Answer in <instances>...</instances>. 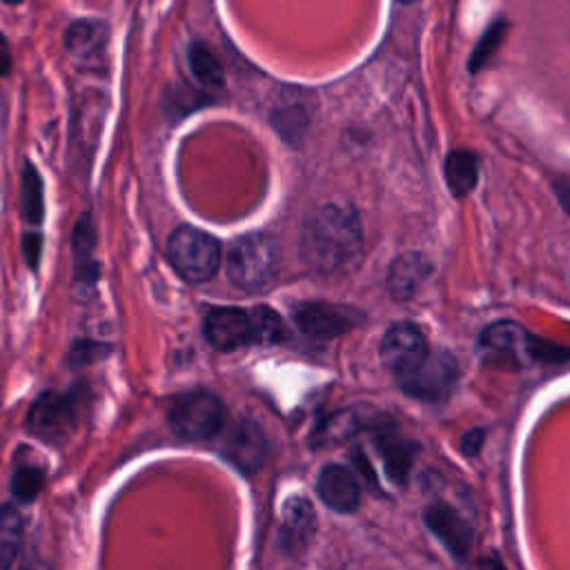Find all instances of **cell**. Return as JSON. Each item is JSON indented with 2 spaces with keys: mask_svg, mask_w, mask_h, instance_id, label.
<instances>
[{
  "mask_svg": "<svg viewBox=\"0 0 570 570\" xmlns=\"http://www.w3.org/2000/svg\"><path fill=\"white\" fill-rule=\"evenodd\" d=\"M24 240H27V238H24ZM27 245H31V247H29V252H27V258H29L31 263H36V258H38V249H40V240H38L36 236H29Z\"/></svg>",
  "mask_w": 570,
  "mask_h": 570,
  "instance_id": "29",
  "label": "cell"
},
{
  "mask_svg": "<svg viewBox=\"0 0 570 570\" xmlns=\"http://www.w3.org/2000/svg\"><path fill=\"white\" fill-rule=\"evenodd\" d=\"M370 414L361 407H343L332 414H327L312 432L314 448H330L338 445L343 441H350L361 430H365Z\"/></svg>",
  "mask_w": 570,
  "mask_h": 570,
  "instance_id": "15",
  "label": "cell"
},
{
  "mask_svg": "<svg viewBox=\"0 0 570 570\" xmlns=\"http://www.w3.org/2000/svg\"><path fill=\"white\" fill-rule=\"evenodd\" d=\"M361 321L358 309L336 303H303L294 309L296 327L312 338H334L338 334L350 332Z\"/></svg>",
  "mask_w": 570,
  "mask_h": 570,
  "instance_id": "8",
  "label": "cell"
},
{
  "mask_svg": "<svg viewBox=\"0 0 570 570\" xmlns=\"http://www.w3.org/2000/svg\"><path fill=\"white\" fill-rule=\"evenodd\" d=\"M503 33H505V22H494V24H490V29L483 33V38L479 40L476 49H474L472 56H470V69H472V71L481 69V67L490 60V56L497 51L499 42L503 40Z\"/></svg>",
  "mask_w": 570,
  "mask_h": 570,
  "instance_id": "25",
  "label": "cell"
},
{
  "mask_svg": "<svg viewBox=\"0 0 570 570\" xmlns=\"http://www.w3.org/2000/svg\"><path fill=\"white\" fill-rule=\"evenodd\" d=\"M443 171L450 191L454 196H465L479 180V158L468 149H454L448 154Z\"/></svg>",
  "mask_w": 570,
  "mask_h": 570,
  "instance_id": "17",
  "label": "cell"
},
{
  "mask_svg": "<svg viewBox=\"0 0 570 570\" xmlns=\"http://www.w3.org/2000/svg\"><path fill=\"white\" fill-rule=\"evenodd\" d=\"M423 521L456 559H463L468 554L472 530L461 512H456L448 503H432L425 508Z\"/></svg>",
  "mask_w": 570,
  "mask_h": 570,
  "instance_id": "12",
  "label": "cell"
},
{
  "mask_svg": "<svg viewBox=\"0 0 570 570\" xmlns=\"http://www.w3.org/2000/svg\"><path fill=\"white\" fill-rule=\"evenodd\" d=\"M396 2H401V4H410V2H414V0H396Z\"/></svg>",
  "mask_w": 570,
  "mask_h": 570,
  "instance_id": "31",
  "label": "cell"
},
{
  "mask_svg": "<svg viewBox=\"0 0 570 570\" xmlns=\"http://www.w3.org/2000/svg\"><path fill=\"white\" fill-rule=\"evenodd\" d=\"M4 2H20V0H4Z\"/></svg>",
  "mask_w": 570,
  "mask_h": 570,
  "instance_id": "32",
  "label": "cell"
},
{
  "mask_svg": "<svg viewBox=\"0 0 570 570\" xmlns=\"http://www.w3.org/2000/svg\"><path fill=\"white\" fill-rule=\"evenodd\" d=\"M428 341L423 332L407 321L394 323L381 338V361L399 379L412 372L428 354Z\"/></svg>",
  "mask_w": 570,
  "mask_h": 570,
  "instance_id": "7",
  "label": "cell"
},
{
  "mask_svg": "<svg viewBox=\"0 0 570 570\" xmlns=\"http://www.w3.org/2000/svg\"><path fill=\"white\" fill-rule=\"evenodd\" d=\"M281 249L272 236L247 234L240 236L227 254V276L245 292L267 287L278 274Z\"/></svg>",
  "mask_w": 570,
  "mask_h": 570,
  "instance_id": "2",
  "label": "cell"
},
{
  "mask_svg": "<svg viewBox=\"0 0 570 570\" xmlns=\"http://www.w3.org/2000/svg\"><path fill=\"white\" fill-rule=\"evenodd\" d=\"M481 443H483V430H481V428H474V430H470V432L463 434L461 450H463L468 456H474V454L479 452Z\"/></svg>",
  "mask_w": 570,
  "mask_h": 570,
  "instance_id": "26",
  "label": "cell"
},
{
  "mask_svg": "<svg viewBox=\"0 0 570 570\" xmlns=\"http://www.w3.org/2000/svg\"><path fill=\"white\" fill-rule=\"evenodd\" d=\"M316 490L323 503L336 512H354L361 501L358 479L352 470L338 463H330L321 470Z\"/></svg>",
  "mask_w": 570,
  "mask_h": 570,
  "instance_id": "13",
  "label": "cell"
},
{
  "mask_svg": "<svg viewBox=\"0 0 570 570\" xmlns=\"http://www.w3.org/2000/svg\"><path fill=\"white\" fill-rule=\"evenodd\" d=\"M252 318V341L254 343H281L287 332L281 316L269 307H254L249 312Z\"/></svg>",
  "mask_w": 570,
  "mask_h": 570,
  "instance_id": "22",
  "label": "cell"
},
{
  "mask_svg": "<svg viewBox=\"0 0 570 570\" xmlns=\"http://www.w3.org/2000/svg\"><path fill=\"white\" fill-rule=\"evenodd\" d=\"M316 532V512L309 499L305 497H289L283 503V517H281V543L285 552L301 554L307 550Z\"/></svg>",
  "mask_w": 570,
  "mask_h": 570,
  "instance_id": "10",
  "label": "cell"
},
{
  "mask_svg": "<svg viewBox=\"0 0 570 570\" xmlns=\"http://www.w3.org/2000/svg\"><path fill=\"white\" fill-rule=\"evenodd\" d=\"M361 220L350 205H321L303 223L301 261L316 274L345 269L361 256Z\"/></svg>",
  "mask_w": 570,
  "mask_h": 570,
  "instance_id": "1",
  "label": "cell"
},
{
  "mask_svg": "<svg viewBox=\"0 0 570 570\" xmlns=\"http://www.w3.org/2000/svg\"><path fill=\"white\" fill-rule=\"evenodd\" d=\"M379 450H381V456L385 461L387 474L392 479H396L399 483H403V479H405V474L412 465V443H407L401 436L387 432V434L379 436Z\"/></svg>",
  "mask_w": 570,
  "mask_h": 570,
  "instance_id": "20",
  "label": "cell"
},
{
  "mask_svg": "<svg viewBox=\"0 0 570 570\" xmlns=\"http://www.w3.org/2000/svg\"><path fill=\"white\" fill-rule=\"evenodd\" d=\"M22 212L31 225L42 220V183L31 165H24L22 171Z\"/></svg>",
  "mask_w": 570,
  "mask_h": 570,
  "instance_id": "24",
  "label": "cell"
},
{
  "mask_svg": "<svg viewBox=\"0 0 570 570\" xmlns=\"http://www.w3.org/2000/svg\"><path fill=\"white\" fill-rule=\"evenodd\" d=\"M474 570H503V566H501L499 559L488 557V559H481V561L474 566Z\"/></svg>",
  "mask_w": 570,
  "mask_h": 570,
  "instance_id": "28",
  "label": "cell"
},
{
  "mask_svg": "<svg viewBox=\"0 0 570 570\" xmlns=\"http://www.w3.org/2000/svg\"><path fill=\"white\" fill-rule=\"evenodd\" d=\"M22 532L24 521L18 508L2 505L0 508V570H11V566L18 559L20 546H22Z\"/></svg>",
  "mask_w": 570,
  "mask_h": 570,
  "instance_id": "19",
  "label": "cell"
},
{
  "mask_svg": "<svg viewBox=\"0 0 570 570\" xmlns=\"http://www.w3.org/2000/svg\"><path fill=\"white\" fill-rule=\"evenodd\" d=\"M27 570H53V568L47 566V563H42V561H36V563H31Z\"/></svg>",
  "mask_w": 570,
  "mask_h": 570,
  "instance_id": "30",
  "label": "cell"
},
{
  "mask_svg": "<svg viewBox=\"0 0 570 570\" xmlns=\"http://www.w3.org/2000/svg\"><path fill=\"white\" fill-rule=\"evenodd\" d=\"M9 69H11V49L7 38L0 33V76L9 73Z\"/></svg>",
  "mask_w": 570,
  "mask_h": 570,
  "instance_id": "27",
  "label": "cell"
},
{
  "mask_svg": "<svg viewBox=\"0 0 570 570\" xmlns=\"http://www.w3.org/2000/svg\"><path fill=\"white\" fill-rule=\"evenodd\" d=\"M220 450L236 468L243 472H254L263 463L265 439L254 423L238 421L223 434Z\"/></svg>",
  "mask_w": 570,
  "mask_h": 570,
  "instance_id": "11",
  "label": "cell"
},
{
  "mask_svg": "<svg viewBox=\"0 0 570 570\" xmlns=\"http://www.w3.org/2000/svg\"><path fill=\"white\" fill-rule=\"evenodd\" d=\"M430 274V263L421 254L399 256L387 272V292L396 301H407L423 285Z\"/></svg>",
  "mask_w": 570,
  "mask_h": 570,
  "instance_id": "16",
  "label": "cell"
},
{
  "mask_svg": "<svg viewBox=\"0 0 570 570\" xmlns=\"http://www.w3.org/2000/svg\"><path fill=\"white\" fill-rule=\"evenodd\" d=\"M191 73L205 85V87H223V67L216 60V56L200 42L189 47L187 53Z\"/></svg>",
  "mask_w": 570,
  "mask_h": 570,
  "instance_id": "21",
  "label": "cell"
},
{
  "mask_svg": "<svg viewBox=\"0 0 570 570\" xmlns=\"http://www.w3.org/2000/svg\"><path fill=\"white\" fill-rule=\"evenodd\" d=\"M169 425L185 441H205L216 436L225 423L223 401L207 390L185 392L169 405Z\"/></svg>",
  "mask_w": 570,
  "mask_h": 570,
  "instance_id": "4",
  "label": "cell"
},
{
  "mask_svg": "<svg viewBox=\"0 0 570 570\" xmlns=\"http://www.w3.org/2000/svg\"><path fill=\"white\" fill-rule=\"evenodd\" d=\"M78 421V401L71 392H42L27 414V430L47 441L62 443Z\"/></svg>",
  "mask_w": 570,
  "mask_h": 570,
  "instance_id": "6",
  "label": "cell"
},
{
  "mask_svg": "<svg viewBox=\"0 0 570 570\" xmlns=\"http://www.w3.org/2000/svg\"><path fill=\"white\" fill-rule=\"evenodd\" d=\"M401 390L421 401H445L459 383V363L445 350H428L423 361L396 379Z\"/></svg>",
  "mask_w": 570,
  "mask_h": 570,
  "instance_id": "5",
  "label": "cell"
},
{
  "mask_svg": "<svg viewBox=\"0 0 570 570\" xmlns=\"http://www.w3.org/2000/svg\"><path fill=\"white\" fill-rule=\"evenodd\" d=\"M167 256L176 272L189 283L209 281L220 263V243L196 227L183 225L167 240Z\"/></svg>",
  "mask_w": 570,
  "mask_h": 570,
  "instance_id": "3",
  "label": "cell"
},
{
  "mask_svg": "<svg viewBox=\"0 0 570 570\" xmlns=\"http://www.w3.org/2000/svg\"><path fill=\"white\" fill-rule=\"evenodd\" d=\"M107 29L96 20H78L65 33V45L76 58H94L102 51Z\"/></svg>",
  "mask_w": 570,
  "mask_h": 570,
  "instance_id": "18",
  "label": "cell"
},
{
  "mask_svg": "<svg viewBox=\"0 0 570 570\" xmlns=\"http://www.w3.org/2000/svg\"><path fill=\"white\" fill-rule=\"evenodd\" d=\"M205 338L212 347L220 352H232L252 341V318L249 312L238 307H216L205 316L203 323Z\"/></svg>",
  "mask_w": 570,
  "mask_h": 570,
  "instance_id": "9",
  "label": "cell"
},
{
  "mask_svg": "<svg viewBox=\"0 0 570 570\" xmlns=\"http://www.w3.org/2000/svg\"><path fill=\"white\" fill-rule=\"evenodd\" d=\"M45 485L42 468L33 463H22L11 474V494L20 501H33Z\"/></svg>",
  "mask_w": 570,
  "mask_h": 570,
  "instance_id": "23",
  "label": "cell"
},
{
  "mask_svg": "<svg viewBox=\"0 0 570 570\" xmlns=\"http://www.w3.org/2000/svg\"><path fill=\"white\" fill-rule=\"evenodd\" d=\"M530 343L532 334H528L514 321H497L488 325L479 338V345L485 354L499 356V361L508 358L512 361V365L519 363L521 356L530 358Z\"/></svg>",
  "mask_w": 570,
  "mask_h": 570,
  "instance_id": "14",
  "label": "cell"
}]
</instances>
